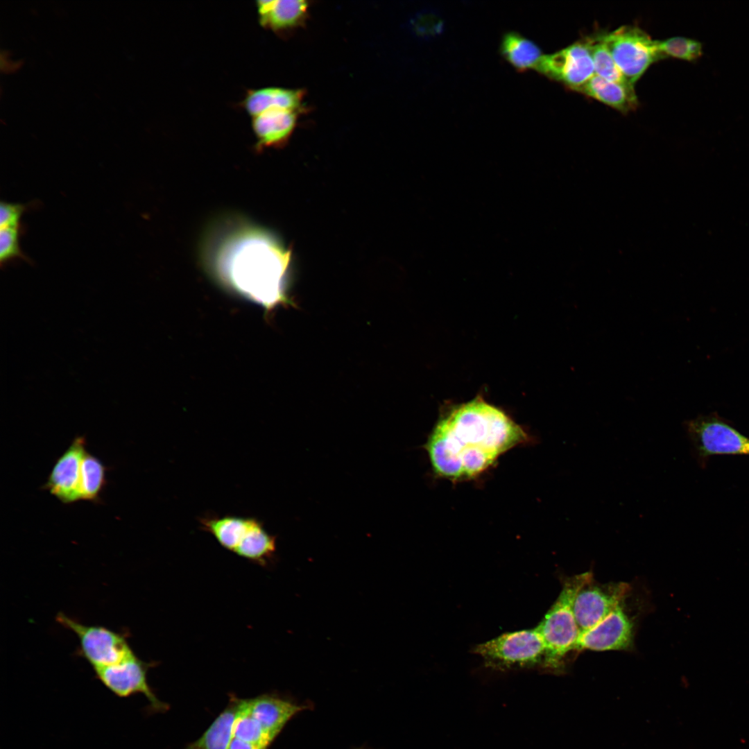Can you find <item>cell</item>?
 Instances as JSON below:
<instances>
[{
  "label": "cell",
  "mask_w": 749,
  "mask_h": 749,
  "mask_svg": "<svg viewBox=\"0 0 749 749\" xmlns=\"http://www.w3.org/2000/svg\"><path fill=\"white\" fill-rule=\"evenodd\" d=\"M206 271L221 287L270 312L293 304L288 298L291 251L266 230L243 218L212 225L201 245Z\"/></svg>",
  "instance_id": "obj_1"
},
{
  "label": "cell",
  "mask_w": 749,
  "mask_h": 749,
  "mask_svg": "<svg viewBox=\"0 0 749 749\" xmlns=\"http://www.w3.org/2000/svg\"><path fill=\"white\" fill-rule=\"evenodd\" d=\"M526 440L503 411L476 398L442 416L424 447L434 473L456 481L476 476Z\"/></svg>",
  "instance_id": "obj_2"
},
{
  "label": "cell",
  "mask_w": 749,
  "mask_h": 749,
  "mask_svg": "<svg viewBox=\"0 0 749 749\" xmlns=\"http://www.w3.org/2000/svg\"><path fill=\"white\" fill-rule=\"evenodd\" d=\"M593 578L591 572L567 578L554 603L537 626L546 646L542 666L559 671L565 656L575 647L580 630L574 612V602L579 590Z\"/></svg>",
  "instance_id": "obj_3"
},
{
  "label": "cell",
  "mask_w": 749,
  "mask_h": 749,
  "mask_svg": "<svg viewBox=\"0 0 749 749\" xmlns=\"http://www.w3.org/2000/svg\"><path fill=\"white\" fill-rule=\"evenodd\" d=\"M473 649L488 665L501 669L542 665L546 654L545 644L537 626L503 633Z\"/></svg>",
  "instance_id": "obj_4"
},
{
  "label": "cell",
  "mask_w": 749,
  "mask_h": 749,
  "mask_svg": "<svg viewBox=\"0 0 749 749\" xmlns=\"http://www.w3.org/2000/svg\"><path fill=\"white\" fill-rule=\"evenodd\" d=\"M601 36L617 67L632 85L653 64L662 60L657 40L639 26H622L601 33Z\"/></svg>",
  "instance_id": "obj_5"
},
{
  "label": "cell",
  "mask_w": 749,
  "mask_h": 749,
  "mask_svg": "<svg viewBox=\"0 0 749 749\" xmlns=\"http://www.w3.org/2000/svg\"><path fill=\"white\" fill-rule=\"evenodd\" d=\"M55 619L76 635L79 654L94 669L118 664L135 653L122 633L101 626L83 624L63 612H59Z\"/></svg>",
  "instance_id": "obj_6"
},
{
  "label": "cell",
  "mask_w": 749,
  "mask_h": 749,
  "mask_svg": "<svg viewBox=\"0 0 749 749\" xmlns=\"http://www.w3.org/2000/svg\"><path fill=\"white\" fill-rule=\"evenodd\" d=\"M535 70L572 91L576 90L595 75L589 37L552 53L543 54Z\"/></svg>",
  "instance_id": "obj_7"
},
{
  "label": "cell",
  "mask_w": 749,
  "mask_h": 749,
  "mask_svg": "<svg viewBox=\"0 0 749 749\" xmlns=\"http://www.w3.org/2000/svg\"><path fill=\"white\" fill-rule=\"evenodd\" d=\"M686 428L700 456L749 455V438L716 414L689 420Z\"/></svg>",
  "instance_id": "obj_8"
},
{
  "label": "cell",
  "mask_w": 749,
  "mask_h": 749,
  "mask_svg": "<svg viewBox=\"0 0 749 749\" xmlns=\"http://www.w3.org/2000/svg\"><path fill=\"white\" fill-rule=\"evenodd\" d=\"M155 664L146 662L135 653L125 660L108 666L94 669L96 678L106 688L119 697L141 694L155 712H164L169 705L159 700L149 686L147 673Z\"/></svg>",
  "instance_id": "obj_9"
},
{
  "label": "cell",
  "mask_w": 749,
  "mask_h": 749,
  "mask_svg": "<svg viewBox=\"0 0 749 749\" xmlns=\"http://www.w3.org/2000/svg\"><path fill=\"white\" fill-rule=\"evenodd\" d=\"M624 583L599 584L592 578L578 592L574 612L580 632L588 630L606 617L623 601L628 593Z\"/></svg>",
  "instance_id": "obj_10"
},
{
  "label": "cell",
  "mask_w": 749,
  "mask_h": 749,
  "mask_svg": "<svg viewBox=\"0 0 749 749\" xmlns=\"http://www.w3.org/2000/svg\"><path fill=\"white\" fill-rule=\"evenodd\" d=\"M633 639L634 623L621 604L596 626L580 632L575 650H628Z\"/></svg>",
  "instance_id": "obj_11"
},
{
  "label": "cell",
  "mask_w": 749,
  "mask_h": 749,
  "mask_svg": "<svg viewBox=\"0 0 749 749\" xmlns=\"http://www.w3.org/2000/svg\"><path fill=\"white\" fill-rule=\"evenodd\" d=\"M85 452L84 437L74 438L55 463L44 486L63 503L80 500V466Z\"/></svg>",
  "instance_id": "obj_12"
},
{
  "label": "cell",
  "mask_w": 749,
  "mask_h": 749,
  "mask_svg": "<svg viewBox=\"0 0 749 749\" xmlns=\"http://www.w3.org/2000/svg\"><path fill=\"white\" fill-rule=\"evenodd\" d=\"M247 701L250 715L273 741L296 715L313 709L311 702L300 703L273 694H262Z\"/></svg>",
  "instance_id": "obj_13"
},
{
  "label": "cell",
  "mask_w": 749,
  "mask_h": 749,
  "mask_svg": "<svg viewBox=\"0 0 749 749\" xmlns=\"http://www.w3.org/2000/svg\"><path fill=\"white\" fill-rule=\"evenodd\" d=\"M295 122V111L287 110H272L252 117L255 149L261 151L281 144L293 130Z\"/></svg>",
  "instance_id": "obj_14"
},
{
  "label": "cell",
  "mask_w": 749,
  "mask_h": 749,
  "mask_svg": "<svg viewBox=\"0 0 749 749\" xmlns=\"http://www.w3.org/2000/svg\"><path fill=\"white\" fill-rule=\"evenodd\" d=\"M575 92L621 113L632 112L639 105L634 86L610 81L596 75Z\"/></svg>",
  "instance_id": "obj_15"
},
{
  "label": "cell",
  "mask_w": 749,
  "mask_h": 749,
  "mask_svg": "<svg viewBox=\"0 0 749 749\" xmlns=\"http://www.w3.org/2000/svg\"><path fill=\"white\" fill-rule=\"evenodd\" d=\"M243 700L232 695L227 707L201 737L184 749H228L234 737V725Z\"/></svg>",
  "instance_id": "obj_16"
},
{
  "label": "cell",
  "mask_w": 749,
  "mask_h": 749,
  "mask_svg": "<svg viewBox=\"0 0 749 749\" xmlns=\"http://www.w3.org/2000/svg\"><path fill=\"white\" fill-rule=\"evenodd\" d=\"M300 91L275 87L250 89L246 94L241 105L253 117L272 110L295 111L300 105Z\"/></svg>",
  "instance_id": "obj_17"
},
{
  "label": "cell",
  "mask_w": 749,
  "mask_h": 749,
  "mask_svg": "<svg viewBox=\"0 0 749 749\" xmlns=\"http://www.w3.org/2000/svg\"><path fill=\"white\" fill-rule=\"evenodd\" d=\"M260 25L273 31L293 27L304 16L307 4L302 0H260L256 2Z\"/></svg>",
  "instance_id": "obj_18"
},
{
  "label": "cell",
  "mask_w": 749,
  "mask_h": 749,
  "mask_svg": "<svg viewBox=\"0 0 749 749\" xmlns=\"http://www.w3.org/2000/svg\"><path fill=\"white\" fill-rule=\"evenodd\" d=\"M499 52L504 60L519 72L535 69L543 55L536 43L516 31L503 34Z\"/></svg>",
  "instance_id": "obj_19"
},
{
  "label": "cell",
  "mask_w": 749,
  "mask_h": 749,
  "mask_svg": "<svg viewBox=\"0 0 749 749\" xmlns=\"http://www.w3.org/2000/svg\"><path fill=\"white\" fill-rule=\"evenodd\" d=\"M252 517L223 515L206 516L200 519L201 527L209 533L225 549L234 553Z\"/></svg>",
  "instance_id": "obj_20"
},
{
  "label": "cell",
  "mask_w": 749,
  "mask_h": 749,
  "mask_svg": "<svg viewBox=\"0 0 749 749\" xmlns=\"http://www.w3.org/2000/svg\"><path fill=\"white\" fill-rule=\"evenodd\" d=\"M275 550V537L267 532L260 521L252 517L246 534L234 553L248 560L266 565Z\"/></svg>",
  "instance_id": "obj_21"
},
{
  "label": "cell",
  "mask_w": 749,
  "mask_h": 749,
  "mask_svg": "<svg viewBox=\"0 0 749 749\" xmlns=\"http://www.w3.org/2000/svg\"><path fill=\"white\" fill-rule=\"evenodd\" d=\"M105 472L101 460L86 451L80 466V500L98 501L106 483Z\"/></svg>",
  "instance_id": "obj_22"
},
{
  "label": "cell",
  "mask_w": 749,
  "mask_h": 749,
  "mask_svg": "<svg viewBox=\"0 0 749 749\" xmlns=\"http://www.w3.org/2000/svg\"><path fill=\"white\" fill-rule=\"evenodd\" d=\"M589 38L595 75L610 81L634 86L628 81L617 67L602 38L601 33L589 36Z\"/></svg>",
  "instance_id": "obj_23"
},
{
  "label": "cell",
  "mask_w": 749,
  "mask_h": 749,
  "mask_svg": "<svg viewBox=\"0 0 749 749\" xmlns=\"http://www.w3.org/2000/svg\"><path fill=\"white\" fill-rule=\"evenodd\" d=\"M662 60L674 58L689 62H698L703 55V44L700 41L683 36H674L657 40Z\"/></svg>",
  "instance_id": "obj_24"
},
{
  "label": "cell",
  "mask_w": 749,
  "mask_h": 749,
  "mask_svg": "<svg viewBox=\"0 0 749 749\" xmlns=\"http://www.w3.org/2000/svg\"><path fill=\"white\" fill-rule=\"evenodd\" d=\"M234 738L264 749H268L273 742L260 724L250 715L247 699H243L241 708L235 722Z\"/></svg>",
  "instance_id": "obj_25"
},
{
  "label": "cell",
  "mask_w": 749,
  "mask_h": 749,
  "mask_svg": "<svg viewBox=\"0 0 749 749\" xmlns=\"http://www.w3.org/2000/svg\"><path fill=\"white\" fill-rule=\"evenodd\" d=\"M19 227L0 230V261L1 264L15 258L27 259L19 246Z\"/></svg>",
  "instance_id": "obj_26"
},
{
  "label": "cell",
  "mask_w": 749,
  "mask_h": 749,
  "mask_svg": "<svg viewBox=\"0 0 749 749\" xmlns=\"http://www.w3.org/2000/svg\"><path fill=\"white\" fill-rule=\"evenodd\" d=\"M26 205L8 203L1 201L0 204V227H19V219Z\"/></svg>",
  "instance_id": "obj_27"
},
{
  "label": "cell",
  "mask_w": 749,
  "mask_h": 749,
  "mask_svg": "<svg viewBox=\"0 0 749 749\" xmlns=\"http://www.w3.org/2000/svg\"><path fill=\"white\" fill-rule=\"evenodd\" d=\"M228 749H264L236 738L232 739Z\"/></svg>",
  "instance_id": "obj_28"
},
{
  "label": "cell",
  "mask_w": 749,
  "mask_h": 749,
  "mask_svg": "<svg viewBox=\"0 0 749 749\" xmlns=\"http://www.w3.org/2000/svg\"><path fill=\"white\" fill-rule=\"evenodd\" d=\"M352 749H372V748H369L364 747V746H360V747L354 748H352Z\"/></svg>",
  "instance_id": "obj_29"
}]
</instances>
